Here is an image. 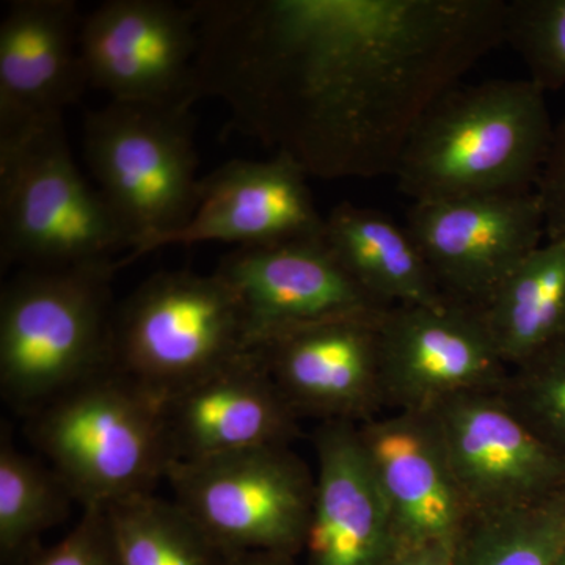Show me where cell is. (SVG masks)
Returning a JSON list of instances; mask_svg holds the SVG:
<instances>
[{"label": "cell", "mask_w": 565, "mask_h": 565, "mask_svg": "<svg viewBox=\"0 0 565 565\" xmlns=\"http://www.w3.org/2000/svg\"><path fill=\"white\" fill-rule=\"evenodd\" d=\"M315 452V500L302 553L307 565H385L394 555L392 520L356 424H319Z\"/></svg>", "instance_id": "d6986e66"}, {"label": "cell", "mask_w": 565, "mask_h": 565, "mask_svg": "<svg viewBox=\"0 0 565 565\" xmlns=\"http://www.w3.org/2000/svg\"><path fill=\"white\" fill-rule=\"evenodd\" d=\"M356 430L388 509L394 553L456 545L471 515L430 416L390 411Z\"/></svg>", "instance_id": "9a60e30c"}, {"label": "cell", "mask_w": 565, "mask_h": 565, "mask_svg": "<svg viewBox=\"0 0 565 565\" xmlns=\"http://www.w3.org/2000/svg\"><path fill=\"white\" fill-rule=\"evenodd\" d=\"M504 43L542 90L565 87V0H508Z\"/></svg>", "instance_id": "484cf974"}, {"label": "cell", "mask_w": 565, "mask_h": 565, "mask_svg": "<svg viewBox=\"0 0 565 565\" xmlns=\"http://www.w3.org/2000/svg\"><path fill=\"white\" fill-rule=\"evenodd\" d=\"M196 95L322 180L394 174L426 111L504 43L508 0H195Z\"/></svg>", "instance_id": "6da1fadb"}, {"label": "cell", "mask_w": 565, "mask_h": 565, "mask_svg": "<svg viewBox=\"0 0 565 565\" xmlns=\"http://www.w3.org/2000/svg\"><path fill=\"white\" fill-rule=\"evenodd\" d=\"M471 516L539 503L565 489V459L498 392L460 394L426 411Z\"/></svg>", "instance_id": "8fae6325"}, {"label": "cell", "mask_w": 565, "mask_h": 565, "mask_svg": "<svg viewBox=\"0 0 565 565\" xmlns=\"http://www.w3.org/2000/svg\"><path fill=\"white\" fill-rule=\"evenodd\" d=\"M191 109L109 102L85 115V162L131 241L125 263L150 253L195 211L202 178Z\"/></svg>", "instance_id": "8992f818"}, {"label": "cell", "mask_w": 565, "mask_h": 565, "mask_svg": "<svg viewBox=\"0 0 565 565\" xmlns=\"http://www.w3.org/2000/svg\"><path fill=\"white\" fill-rule=\"evenodd\" d=\"M13 565H117L103 509L82 511L77 525L62 541L39 546Z\"/></svg>", "instance_id": "4316f807"}, {"label": "cell", "mask_w": 565, "mask_h": 565, "mask_svg": "<svg viewBox=\"0 0 565 565\" xmlns=\"http://www.w3.org/2000/svg\"><path fill=\"white\" fill-rule=\"evenodd\" d=\"M384 313L302 327L253 349L299 418L362 423L386 412L381 366Z\"/></svg>", "instance_id": "5bb4252c"}, {"label": "cell", "mask_w": 565, "mask_h": 565, "mask_svg": "<svg viewBox=\"0 0 565 565\" xmlns=\"http://www.w3.org/2000/svg\"><path fill=\"white\" fill-rule=\"evenodd\" d=\"M455 545H433L394 553L385 565H452Z\"/></svg>", "instance_id": "f1b7e54d"}, {"label": "cell", "mask_w": 565, "mask_h": 565, "mask_svg": "<svg viewBox=\"0 0 565 565\" xmlns=\"http://www.w3.org/2000/svg\"><path fill=\"white\" fill-rule=\"evenodd\" d=\"M308 178L281 152L267 161L225 162L200 180L191 221L150 252L170 245L225 243L239 248L322 239L326 217L316 207Z\"/></svg>", "instance_id": "2e32d148"}, {"label": "cell", "mask_w": 565, "mask_h": 565, "mask_svg": "<svg viewBox=\"0 0 565 565\" xmlns=\"http://www.w3.org/2000/svg\"><path fill=\"white\" fill-rule=\"evenodd\" d=\"M531 79L456 85L405 145L397 189L412 202L534 191L555 125Z\"/></svg>", "instance_id": "7a4b0ae2"}, {"label": "cell", "mask_w": 565, "mask_h": 565, "mask_svg": "<svg viewBox=\"0 0 565 565\" xmlns=\"http://www.w3.org/2000/svg\"><path fill=\"white\" fill-rule=\"evenodd\" d=\"M162 415L173 463L291 446L299 435V416L253 349L163 397Z\"/></svg>", "instance_id": "e0dca14e"}, {"label": "cell", "mask_w": 565, "mask_h": 565, "mask_svg": "<svg viewBox=\"0 0 565 565\" xmlns=\"http://www.w3.org/2000/svg\"><path fill=\"white\" fill-rule=\"evenodd\" d=\"M73 0H14L0 24V134L62 115L88 87Z\"/></svg>", "instance_id": "ac0fdd59"}, {"label": "cell", "mask_w": 565, "mask_h": 565, "mask_svg": "<svg viewBox=\"0 0 565 565\" xmlns=\"http://www.w3.org/2000/svg\"><path fill=\"white\" fill-rule=\"evenodd\" d=\"M534 191L544 211L546 239L565 237V117L553 129L552 145Z\"/></svg>", "instance_id": "83f0119b"}, {"label": "cell", "mask_w": 565, "mask_h": 565, "mask_svg": "<svg viewBox=\"0 0 565 565\" xmlns=\"http://www.w3.org/2000/svg\"><path fill=\"white\" fill-rule=\"evenodd\" d=\"M381 366L386 412H426L460 394L498 392L509 374L479 311L451 300L388 308Z\"/></svg>", "instance_id": "7c38bea8"}, {"label": "cell", "mask_w": 565, "mask_h": 565, "mask_svg": "<svg viewBox=\"0 0 565 565\" xmlns=\"http://www.w3.org/2000/svg\"><path fill=\"white\" fill-rule=\"evenodd\" d=\"M73 497L50 465L0 444V561L13 565L41 546V535L68 516Z\"/></svg>", "instance_id": "603a6c76"}, {"label": "cell", "mask_w": 565, "mask_h": 565, "mask_svg": "<svg viewBox=\"0 0 565 565\" xmlns=\"http://www.w3.org/2000/svg\"><path fill=\"white\" fill-rule=\"evenodd\" d=\"M556 565H565V546L563 553L557 557Z\"/></svg>", "instance_id": "4dcf8cb0"}, {"label": "cell", "mask_w": 565, "mask_h": 565, "mask_svg": "<svg viewBox=\"0 0 565 565\" xmlns=\"http://www.w3.org/2000/svg\"><path fill=\"white\" fill-rule=\"evenodd\" d=\"M505 366L565 340V237L546 239L478 310Z\"/></svg>", "instance_id": "44dd1931"}, {"label": "cell", "mask_w": 565, "mask_h": 565, "mask_svg": "<svg viewBox=\"0 0 565 565\" xmlns=\"http://www.w3.org/2000/svg\"><path fill=\"white\" fill-rule=\"evenodd\" d=\"M25 418L31 444L82 511L154 492L173 465L162 397L111 364Z\"/></svg>", "instance_id": "277c9868"}, {"label": "cell", "mask_w": 565, "mask_h": 565, "mask_svg": "<svg viewBox=\"0 0 565 565\" xmlns=\"http://www.w3.org/2000/svg\"><path fill=\"white\" fill-rule=\"evenodd\" d=\"M166 481L173 500L230 555H302L316 475L291 446L173 463Z\"/></svg>", "instance_id": "ba28073f"}, {"label": "cell", "mask_w": 565, "mask_h": 565, "mask_svg": "<svg viewBox=\"0 0 565 565\" xmlns=\"http://www.w3.org/2000/svg\"><path fill=\"white\" fill-rule=\"evenodd\" d=\"M565 546V489L539 503L471 516L452 565H556Z\"/></svg>", "instance_id": "cb8c5ba5"}, {"label": "cell", "mask_w": 565, "mask_h": 565, "mask_svg": "<svg viewBox=\"0 0 565 565\" xmlns=\"http://www.w3.org/2000/svg\"><path fill=\"white\" fill-rule=\"evenodd\" d=\"M88 87L110 102L189 106L196 95L199 29L192 3L109 0L82 21Z\"/></svg>", "instance_id": "9c48e42d"}, {"label": "cell", "mask_w": 565, "mask_h": 565, "mask_svg": "<svg viewBox=\"0 0 565 565\" xmlns=\"http://www.w3.org/2000/svg\"><path fill=\"white\" fill-rule=\"evenodd\" d=\"M215 273L239 303L247 349L302 327L388 310L352 280L323 237L239 247Z\"/></svg>", "instance_id": "4fadbf2b"}, {"label": "cell", "mask_w": 565, "mask_h": 565, "mask_svg": "<svg viewBox=\"0 0 565 565\" xmlns=\"http://www.w3.org/2000/svg\"><path fill=\"white\" fill-rule=\"evenodd\" d=\"M501 396L565 459V340L509 370Z\"/></svg>", "instance_id": "d4e9b609"}, {"label": "cell", "mask_w": 565, "mask_h": 565, "mask_svg": "<svg viewBox=\"0 0 565 565\" xmlns=\"http://www.w3.org/2000/svg\"><path fill=\"white\" fill-rule=\"evenodd\" d=\"M131 241L82 177L62 115L0 134V259L21 269L114 258Z\"/></svg>", "instance_id": "5b68a950"}, {"label": "cell", "mask_w": 565, "mask_h": 565, "mask_svg": "<svg viewBox=\"0 0 565 565\" xmlns=\"http://www.w3.org/2000/svg\"><path fill=\"white\" fill-rule=\"evenodd\" d=\"M323 241L371 299L385 308L448 302L407 226L343 202L326 215Z\"/></svg>", "instance_id": "ffe728a7"}, {"label": "cell", "mask_w": 565, "mask_h": 565, "mask_svg": "<svg viewBox=\"0 0 565 565\" xmlns=\"http://www.w3.org/2000/svg\"><path fill=\"white\" fill-rule=\"evenodd\" d=\"M245 351L239 303L217 273L154 274L115 310L111 366L162 399Z\"/></svg>", "instance_id": "52a82bcc"}, {"label": "cell", "mask_w": 565, "mask_h": 565, "mask_svg": "<svg viewBox=\"0 0 565 565\" xmlns=\"http://www.w3.org/2000/svg\"><path fill=\"white\" fill-rule=\"evenodd\" d=\"M226 565H300L296 556L277 553H241L230 557Z\"/></svg>", "instance_id": "f546056e"}, {"label": "cell", "mask_w": 565, "mask_h": 565, "mask_svg": "<svg viewBox=\"0 0 565 565\" xmlns=\"http://www.w3.org/2000/svg\"><path fill=\"white\" fill-rule=\"evenodd\" d=\"M103 511L117 565H226L233 556L174 500L139 494Z\"/></svg>", "instance_id": "7402d4cb"}, {"label": "cell", "mask_w": 565, "mask_h": 565, "mask_svg": "<svg viewBox=\"0 0 565 565\" xmlns=\"http://www.w3.org/2000/svg\"><path fill=\"white\" fill-rule=\"evenodd\" d=\"M114 258L20 269L0 297V390L29 416L111 364Z\"/></svg>", "instance_id": "3957f363"}, {"label": "cell", "mask_w": 565, "mask_h": 565, "mask_svg": "<svg viewBox=\"0 0 565 565\" xmlns=\"http://www.w3.org/2000/svg\"><path fill=\"white\" fill-rule=\"evenodd\" d=\"M405 226L446 299L475 310L546 236L535 191L414 202Z\"/></svg>", "instance_id": "30bf717a"}]
</instances>
